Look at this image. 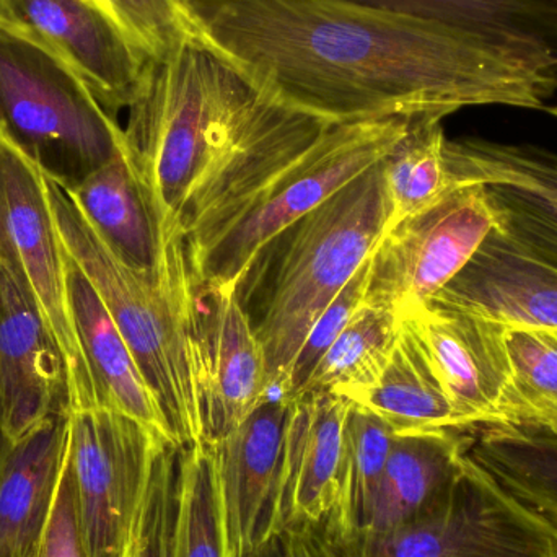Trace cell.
I'll return each instance as SVG.
<instances>
[{"label": "cell", "mask_w": 557, "mask_h": 557, "mask_svg": "<svg viewBox=\"0 0 557 557\" xmlns=\"http://www.w3.org/2000/svg\"><path fill=\"white\" fill-rule=\"evenodd\" d=\"M388 222L380 160L264 250L273 251L274 264L253 327L267 360L271 398H284L308 333L366 263Z\"/></svg>", "instance_id": "obj_5"}, {"label": "cell", "mask_w": 557, "mask_h": 557, "mask_svg": "<svg viewBox=\"0 0 557 557\" xmlns=\"http://www.w3.org/2000/svg\"><path fill=\"white\" fill-rule=\"evenodd\" d=\"M411 117L314 127L250 157L205 189L185 225L195 290L238 288L308 212L388 156Z\"/></svg>", "instance_id": "obj_2"}, {"label": "cell", "mask_w": 557, "mask_h": 557, "mask_svg": "<svg viewBox=\"0 0 557 557\" xmlns=\"http://www.w3.org/2000/svg\"><path fill=\"white\" fill-rule=\"evenodd\" d=\"M10 444L7 442V438L3 437L2 429H0V461L5 457L7 450H9Z\"/></svg>", "instance_id": "obj_38"}, {"label": "cell", "mask_w": 557, "mask_h": 557, "mask_svg": "<svg viewBox=\"0 0 557 557\" xmlns=\"http://www.w3.org/2000/svg\"><path fill=\"white\" fill-rule=\"evenodd\" d=\"M69 409L55 412L0 461V557H33L67 451Z\"/></svg>", "instance_id": "obj_22"}, {"label": "cell", "mask_w": 557, "mask_h": 557, "mask_svg": "<svg viewBox=\"0 0 557 557\" xmlns=\"http://www.w3.org/2000/svg\"><path fill=\"white\" fill-rule=\"evenodd\" d=\"M343 545L350 557H557V532L468 455L457 483L424 516Z\"/></svg>", "instance_id": "obj_8"}, {"label": "cell", "mask_w": 557, "mask_h": 557, "mask_svg": "<svg viewBox=\"0 0 557 557\" xmlns=\"http://www.w3.org/2000/svg\"><path fill=\"white\" fill-rule=\"evenodd\" d=\"M33 557H88L78 523L77 497L65 451L51 513Z\"/></svg>", "instance_id": "obj_34"}, {"label": "cell", "mask_w": 557, "mask_h": 557, "mask_svg": "<svg viewBox=\"0 0 557 557\" xmlns=\"http://www.w3.org/2000/svg\"><path fill=\"white\" fill-rule=\"evenodd\" d=\"M244 557H290L288 555L287 540H285L284 533L277 539L271 540L267 545L261 546L257 552L250 553V555Z\"/></svg>", "instance_id": "obj_36"}, {"label": "cell", "mask_w": 557, "mask_h": 557, "mask_svg": "<svg viewBox=\"0 0 557 557\" xmlns=\"http://www.w3.org/2000/svg\"><path fill=\"white\" fill-rule=\"evenodd\" d=\"M147 59H160L183 42L205 38L185 0H95Z\"/></svg>", "instance_id": "obj_31"}, {"label": "cell", "mask_w": 557, "mask_h": 557, "mask_svg": "<svg viewBox=\"0 0 557 557\" xmlns=\"http://www.w3.org/2000/svg\"><path fill=\"white\" fill-rule=\"evenodd\" d=\"M444 117L432 113L412 116L401 139L382 160L388 225L428 208L454 188L445 160Z\"/></svg>", "instance_id": "obj_28"}, {"label": "cell", "mask_w": 557, "mask_h": 557, "mask_svg": "<svg viewBox=\"0 0 557 557\" xmlns=\"http://www.w3.org/2000/svg\"><path fill=\"white\" fill-rule=\"evenodd\" d=\"M0 260L23 282L61 350L69 411L100 406L72 318L69 258L55 227L46 188V166L3 133H0Z\"/></svg>", "instance_id": "obj_7"}, {"label": "cell", "mask_w": 557, "mask_h": 557, "mask_svg": "<svg viewBox=\"0 0 557 557\" xmlns=\"http://www.w3.org/2000/svg\"><path fill=\"white\" fill-rule=\"evenodd\" d=\"M510 428L557 437V330L506 326Z\"/></svg>", "instance_id": "obj_30"}, {"label": "cell", "mask_w": 557, "mask_h": 557, "mask_svg": "<svg viewBox=\"0 0 557 557\" xmlns=\"http://www.w3.org/2000/svg\"><path fill=\"white\" fill-rule=\"evenodd\" d=\"M65 183L85 218L127 267L152 277L189 271L185 244L166 240L126 149L78 178H65Z\"/></svg>", "instance_id": "obj_18"}, {"label": "cell", "mask_w": 557, "mask_h": 557, "mask_svg": "<svg viewBox=\"0 0 557 557\" xmlns=\"http://www.w3.org/2000/svg\"><path fill=\"white\" fill-rule=\"evenodd\" d=\"M504 326L557 330V268L494 227L429 304Z\"/></svg>", "instance_id": "obj_17"}, {"label": "cell", "mask_w": 557, "mask_h": 557, "mask_svg": "<svg viewBox=\"0 0 557 557\" xmlns=\"http://www.w3.org/2000/svg\"><path fill=\"white\" fill-rule=\"evenodd\" d=\"M0 133L42 165L48 157H62L82 175L124 149L123 127L81 77L10 22H0Z\"/></svg>", "instance_id": "obj_6"}, {"label": "cell", "mask_w": 557, "mask_h": 557, "mask_svg": "<svg viewBox=\"0 0 557 557\" xmlns=\"http://www.w3.org/2000/svg\"><path fill=\"white\" fill-rule=\"evenodd\" d=\"M399 318L421 341L471 431L510 428V366L504 324L434 305H422Z\"/></svg>", "instance_id": "obj_13"}, {"label": "cell", "mask_w": 557, "mask_h": 557, "mask_svg": "<svg viewBox=\"0 0 557 557\" xmlns=\"http://www.w3.org/2000/svg\"><path fill=\"white\" fill-rule=\"evenodd\" d=\"M0 22H10V0H0Z\"/></svg>", "instance_id": "obj_37"}, {"label": "cell", "mask_w": 557, "mask_h": 557, "mask_svg": "<svg viewBox=\"0 0 557 557\" xmlns=\"http://www.w3.org/2000/svg\"><path fill=\"white\" fill-rule=\"evenodd\" d=\"M282 108L206 38L147 59L127 108L124 149L166 240L185 244L202 189Z\"/></svg>", "instance_id": "obj_3"}, {"label": "cell", "mask_w": 557, "mask_h": 557, "mask_svg": "<svg viewBox=\"0 0 557 557\" xmlns=\"http://www.w3.org/2000/svg\"><path fill=\"white\" fill-rule=\"evenodd\" d=\"M55 227L72 263L107 307L156 393L176 447L201 444L193 360L196 290L189 271L152 277L127 267L85 218L65 178L46 169Z\"/></svg>", "instance_id": "obj_4"}, {"label": "cell", "mask_w": 557, "mask_h": 557, "mask_svg": "<svg viewBox=\"0 0 557 557\" xmlns=\"http://www.w3.org/2000/svg\"><path fill=\"white\" fill-rule=\"evenodd\" d=\"M388 422L395 432L471 431L451 401L431 357L405 320L375 382L349 399Z\"/></svg>", "instance_id": "obj_23"}, {"label": "cell", "mask_w": 557, "mask_h": 557, "mask_svg": "<svg viewBox=\"0 0 557 557\" xmlns=\"http://www.w3.org/2000/svg\"><path fill=\"white\" fill-rule=\"evenodd\" d=\"M496 227L480 185H458L388 225L369 255L363 304L398 317L429 304Z\"/></svg>", "instance_id": "obj_9"}, {"label": "cell", "mask_w": 557, "mask_h": 557, "mask_svg": "<svg viewBox=\"0 0 557 557\" xmlns=\"http://www.w3.org/2000/svg\"><path fill=\"white\" fill-rule=\"evenodd\" d=\"M393 437L395 431L388 422L349 403L343 429L336 500L323 523L337 542H354L369 529Z\"/></svg>", "instance_id": "obj_25"}, {"label": "cell", "mask_w": 557, "mask_h": 557, "mask_svg": "<svg viewBox=\"0 0 557 557\" xmlns=\"http://www.w3.org/2000/svg\"><path fill=\"white\" fill-rule=\"evenodd\" d=\"M290 406L292 399H267L234 432L212 445L234 557L250 555L284 533L278 493Z\"/></svg>", "instance_id": "obj_16"}, {"label": "cell", "mask_w": 557, "mask_h": 557, "mask_svg": "<svg viewBox=\"0 0 557 557\" xmlns=\"http://www.w3.org/2000/svg\"><path fill=\"white\" fill-rule=\"evenodd\" d=\"M399 323L401 318L388 308L360 305L321 357L301 395L330 393L349 401L369 388L392 352Z\"/></svg>", "instance_id": "obj_29"}, {"label": "cell", "mask_w": 557, "mask_h": 557, "mask_svg": "<svg viewBox=\"0 0 557 557\" xmlns=\"http://www.w3.org/2000/svg\"><path fill=\"white\" fill-rule=\"evenodd\" d=\"M10 18L59 55L117 120L147 58L95 0H10Z\"/></svg>", "instance_id": "obj_14"}, {"label": "cell", "mask_w": 557, "mask_h": 557, "mask_svg": "<svg viewBox=\"0 0 557 557\" xmlns=\"http://www.w3.org/2000/svg\"><path fill=\"white\" fill-rule=\"evenodd\" d=\"M290 557H350L343 543L337 542L323 523L285 530Z\"/></svg>", "instance_id": "obj_35"}, {"label": "cell", "mask_w": 557, "mask_h": 557, "mask_svg": "<svg viewBox=\"0 0 557 557\" xmlns=\"http://www.w3.org/2000/svg\"><path fill=\"white\" fill-rule=\"evenodd\" d=\"M67 285L74 326L100 406L129 416L163 441L175 445L162 406L147 383L133 350L88 278L71 258Z\"/></svg>", "instance_id": "obj_21"}, {"label": "cell", "mask_w": 557, "mask_h": 557, "mask_svg": "<svg viewBox=\"0 0 557 557\" xmlns=\"http://www.w3.org/2000/svg\"><path fill=\"white\" fill-rule=\"evenodd\" d=\"M202 36L264 94L330 126L545 110L557 62L354 0H185Z\"/></svg>", "instance_id": "obj_1"}, {"label": "cell", "mask_w": 557, "mask_h": 557, "mask_svg": "<svg viewBox=\"0 0 557 557\" xmlns=\"http://www.w3.org/2000/svg\"><path fill=\"white\" fill-rule=\"evenodd\" d=\"M553 116H555L557 120V108H555V110H553Z\"/></svg>", "instance_id": "obj_39"}, {"label": "cell", "mask_w": 557, "mask_h": 557, "mask_svg": "<svg viewBox=\"0 0 557 557\" xmlns=\"http://www.w3.org/2000/svg\"><path fill=\"white\" fill-rule=\"evenodd\" d=\"M451 185H480L496 227L557 268V152L532 144L445 143Z\"/></svg>", "instance_id": "obj_12"}, {"label": "cell", "mask_w": 557, "mask_h": 557, "mask_svg": "<svg viewBox=\"0 0 557 557\" xmlns=\"http://www.w3.org/2000/svg\"><path fill=\"white\" fill-rule=\"evenodd\" d=\"M166 557H234L214 447L205 442L180 448Z\"/></svg>", "instance_id": "obj_26"}, {"label": "cell", "mask_w": 557, "mask_h": 557, "mask_svg": "<svg viewBox=\"0 0 557 557\" xmlns=\"http://www.w3.org/2000/svg\"><path fill=\"white\" fill-rule=\"evenodd\" d=\"M463 29L557 62V0H354Z\"/></svg>", "instance_id": "obj_24"}, {"label": "cell", "mask_w": 557, "mask_h": 557, "mask_svg": "<svg viewBox=\"0 0 557 557\" xmlns=\"http://www.w3.org/2000/svg\"><path fill=\"white\" fill-rule=\"evenodd\" d=\"M180 448L157 454L123 557H166L175 504Z\"/></svg>", "instance_id": "obj_32"}, {"label": "cell", "mask_w": 557, "mask_h": 557, "mask_svg": "<svg viewBox=\"0 0 557 557\" xmlns=\"http://www.w3.org/2000/svg\"><path fill=\"white\" fill-rule=\"evenodd\" d=\"M193 360L202 442L218 444L271 398L263 347L238 288H198Z\"/></svg>", "instance_id": "obj_11"}, {"label": "cell", "mask_w": 557, "mask_h": 557, "mask_svg": "<svg viewBox=\"0 0 557 557\" xmlns=\"http://www.w3.org/2000/svg\"><path fill=\"white\" fill-rule=\"evenodd\" d=\"M349 401L330 393L292 399L282 450V532L326 522L336 500L343 429Z\"/></svg>", "instance_id": "obj_19"}, {"label": "cell", "mask_w": 557, "mask_h": 557, "mask_svg": "<svg viewBox=\"0 0 557 557\" xmlns=\"http://www.w3.org/2000/svg\"><path fill=\"white\" fill-rule=\"evenodd\" d=\"M69 409L64 360L35 300L0 260V429L10 445Z\"/></svg>", "instance_id": "obj_15"}, {"label": "cell", "mask_w": 557, "mask_h": 557, "mask_svg": "<svg viewBox=\"0 0 557 557\" xmlns=\"http://www.w3.org/2000/svg\"><path fill=\"white\" fill-rule=\"evenodd\" d=\"M165 445L172 444L116 409L69 411L67 460L88 557L124 556L150 470Z\"/></svg>", "instance_id": "obj_10"}, {"label": "cell", "mask_w": 557, "mask_h": 557, "mask_svg": "<svg viewBox=\"0 0 557 557\" xmlns=\"http://www.w3.org/2000/svg\"><path fill=\"white\" fill-rule=\"evenodd\" d=\"M470 457L557 532V437L512 428L481 429Z\"/></svg>", "instance_id": "obj_27"}, {"label": "cell", "mask_w": 557, "mask_h": 557, "mask_svg": "<svg viewBox=\"0 0 557 557\" xmlns=\"http://www.w3.org/2000/svg\"><path fill=\"white\" fill-rule=\"evenodd\" d=\"M476 434L457 429L395 432L363 535L392 532L437 506L460 478Z\"/></svg>", "instance_id": "obj_20"}, {"label": "cell", "mask_w": 557, "mask_h": 557, "mask_svg": "<svg viewBox=\"0 0 557 557\" xmlns=\"http://www.w3.org/2000/svg\"><path fill=\"white\" fill-rule=\"evenodd\" d=\"M367 271H369V258L357 271L356 276L350 278L349 284L327 305L326 310L321 313L317 323L311 327L304 346L300 347L297 357H295L284 398L294 399L301 395L311 373L320 363L321 357L324 356L331 344L339 336L341 331L349 323L357 308L363 304Z\"/></svg>", "instance_id": "obj_33"}]
</instances>
